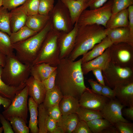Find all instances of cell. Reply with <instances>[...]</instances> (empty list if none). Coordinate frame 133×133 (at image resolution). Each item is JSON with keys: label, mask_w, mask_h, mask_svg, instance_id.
I'll return each instance as SVG.
<instances>
[{"label": "cell", "mask_w": 133, "mask_h": 133, "mask_svg": "<svg viewBox=\"0 0 133 133\" xmlns=\"http://www.w3.org/2000/svg\"><path fill=\"white\" fill-rule=\"evenodd\" d=\"M60 32L52 28L46 35L32 65L42 63L57 66L59 63L60 51L58 40Z\"/></svg>", "instance_id": "5"}, {"label": "cell", "mask_w": 133, "mask_h": 133, "mask_svg": "<svg viewBox=\"0 0 133 133\" xmlns=\"http://www.w3.org/2000/svg\"><path fill=\"white\" fill-rule=\"evenodd\" d=\"M3 131V129L2 127H0V133H1Z\"/></svg>", "instance_id": "56"}, {"label": "cell", "mask_w": 133, "mask_h": 133, "mask_svg": "<svg viewBox=\"0 0 133 133\" xmlns=\"http://www.w3.org/2000/svg\"><path fill=\"white\" fill-rule=\"evenodd\" d=\"M101 133H119L114 125H112L103 131Z\"/></svg>", "instance_id": "52"}, {"label": "cell", "mask_w": 133, "mask_h": 133, "mask_svg": "<svg viewBox=\"0 0 133 133\" xmlns=\"http://www.w3.org/2000/svg\"><path fill=\"white\" fill-rule=\"evenodd\" d=\"M56 69L57 66H53L46 63L34 65L31 68L30 75L36 80L43 82Z\"/></svg>", "instance_id": "18"}, {"label": "cell", "mask_w": 133, "mask_h": 133, "mask_svg": "<svg viewBox=\"0 0 133 133\" xmlns=\"http://www.w3.org/2000/svg\"><path fill=\"white\" fill-rule=\"evenodd\" d=\"M105 33L113 44L123 42L133 46V42L130 38L128 26L112 29L105 28Z\"/></svg>", "instance_id": "14"}, {"label": "cell", "mask_w": 133, "mask_h": 133, "mask_svg": "<svg viewBox=\"0 0 133 133\" xmlns=\"http://www.w3.org/2000/svg\"><path fill=\"white\" fill-rule=\"evenodd\" d=\"M12 101L10 99L2 96L0 95V107L2 105L4 109H7L10 105Z\"/></svg>", "instance_id": "51"}, {"label": "cell", "mask_w": 133, "mask_h": 133, "mask_svg": "<svg viewBox=\"0 0 133 133\" xmlns=\"http://www.w3.org/2000/svg\"><path fill=\"white\" fill-rule=\"evenodd\" d=\"M55 0H40L38 8L39 14L49 15L53 10Z\"/></svg>", "instance_id": "36"}, {"label": "cell", "mask_w": 133, "mask_h": 133, "mask_svg": "<svg viewBox=\"0 0 133 133\" xmlns=\"http://www.w3.org/2000/svg\"><path fill=\"white\" fill-rule=\"evenodd\" d=\"M128 9L129 12L128 27L131 40L133 42V5L129 6Z\"/></svg>", "instance_id": "43"}, {"label": "cell", "mask_w": 133, "mask_h": 133, "mask_svg": "<svg viewBox=\"0 0 133 133\" xmlns=\"http://www.w3.org/2000/svg\"><path fill=\"white\" fill-rule=\"evenodd\" d=\"M7 56L0 51V66L3 67L5 66L6 60Z\"/></svg>", "instance_id": "53"}, {"label": "cell", "mask_w": 133, "mask_h": 133, "mask_svg": "<svg viewBox=\"0 0 133 133\" xmlns=\"http://www.w3.org/2000/svg\"><path fill=\"white\" fill-rule=\"evenodd\" d=\"M112 15L125 9L133 4V0H112Z\"/></svg>", "instance_id": "35"}, {"label": "cell", "mask_w": 133, "mask_h": 133, "mask_svg": "<svg viewBox=\"0 0 133 133\" xmlns=\"http://www.w3.org/2000/svg\"><path fill=\"white\" fill-rule=\"evenodd\" d=\"M56 74V69L47 78L42 82L47 90L52 89L55 85V80Z\"/></svg>", "instance_id": "40"}, {"label": "cell", "mask_w": 133, "mask_h": 133, "mask_svg": "<svg viewBox=\"0 0 133 133\" xmlns=\"http://www.w3.org/2000/svg\"><path fill=\"white\" fill-rule=\"evenodd\" d=\"M78 25L77 22L67 33L60 32L58 40L60 59L68 58L73 48Z\"/></svg>", "instance_id": "11"}, {"label": "cell", "mask_w": 133, "mask_h": 133, "mask_svg": "<svg viewBox=\"0 0 133 133\" xmlns=\"http://www.w3.org/2000/svg\"><path fill=\"white\" fill-rule=\"evenodd\" d=\"M50 19L45 27L35 35L13 44L17 59L24 64L32 65L46 35L52 27Z\"/></svg>", "instance_id": "3"}, {"label": "cell", "mask_w": 133, "mask_h": 133, "mask_svg": "<svg viewBox=\"0 0 133 133\" xmlns=\"http://www.w3.org/2000/svg\"><path fill=\"white\" fill-rule=\"evenodd\" d=\"M58 105L62 115L75 113L80 106L79 100L70 96L63 97Z\"/></svg>", "instance_id": "22"}, {"label": "cell", "mask_w": 133, "mask_h": 133, "mask_svg": "<svg viewBox=\"0 0 133 133\" xmlns=\"http://www.w3.org/2000/svg\"><path fill=\"white\" fill-rule=\"evenodd\" d=\"M32 66L21 62L14 53L7 56L5 65L2 68L1 79L7 85L18 87L26 83L30 75Z\"/></svg>", "instance_id": "4"}, {"label": "cell", "mask_w": 133, "mask_h": 133, "mask_svg": "<svg viewBox=\"0 0 133 133\" xmlns=\"http://www.w3.org/2000/svg\"><path fill=\"white\" fill-rule=\"evenodd\" d=\"M67 8L74 25L82 12L87 8L86 0H59Z\"/></svg>", "instance_id": "16"}, {"label": "cell", "mask_w": 133, "mask_h": 133, "mask_svg": "<svg viewBox=\"0 0 133 133\" xmlns=\"http://www.w3.org/2000/svg\"><path fill=\"white\" fill-rule=\"evenodd\" d=\"M63 97L59 88L55 85L52 89L47 90L43 103L46 108L48 110L59 105Z\"/></svg>", "instance_id": "23"}, {"label": "cell", "mask_w": 133, "mask_h": 133, "mask_svg": "<svg viewBox=\"0 0 133 133\" xmlns=\"http://www.w3.org/2000/svg\"><path fill=\"white\" fill-rule=\"evenodd\" d=\"M38 105L32 97H30L28 100V107L30 115L29 127L31 133H38Z\"/></svg>", "instance_id": "26"}, {"label": "cell", "mask_w": 133, "mask_h": 133, "mask_svg": "<svg viewBox=\"0 0 133 133\" xmlns=\"http://www.w3.org/2000/svg\"><path fill=\"white\" fill-rule=\"evenodd\" d=\"M26 84L28 86V96L32 98L38 106L42 103L47 91L43 82L31 76L26 81Z\"/></svg>", "instance_id": "12"}, {"label": "cell", "mask_w": 133, "mask_h": 133, "mask_svg": "<svg viewBox=\"0 0 133 133\" xmlns=\"http://www.w3.org/2000/svg\"><path fill=\"white\" fill-rule=\"evenodd\" d=\"M128 8L112 15L108 21L105 28L127 27L129 24Z\"/></svg>", "instance_id": "20"}, {"label": "cell", "mask_w": 133, "mask_h": 133, "mask_svg": "<svg viewBox=\"0 0 133 133\" xmlns=\"http://www.w3.org/2000/svg\"><path fill=\"white\" fill-rule=\"evenodd\" d=\"M10 13L3 6L0 8V30L9 36L11 33L10 23Z\"/></svg>", "instance_id": "34"}, {"label": "cell", "mask_w": 133, "mask_h": 133, "mask_svg": "<svg viewBox=\"0 0 133 133\" xmlns=\"http://www.w3.org/2000/svg\"><path fill=\"white\" fill-rule=\"evenodd\" d=\"M101 70L100 69L97 68L94 69L92 71L98 82L102 85H104L105 83Z\"/></svg>", "instance_id": "49"}, {"label": "cell", "mask_w": 133, "mask_h": 133, "mask_svg": "<svg viewBox=\"0 0 133 133\" xmlns=\"http://www.w3.org/2000/svg\"><path fill=\"white\" fill-rule=\"evenodd\" d=\"M116 98L124 106H133V82L115 87Z\"/></svg>", "instance_id": "15"}, {"label": "cell", "mask_w": 133, "mask_h": 133, "mask_svg": "<svg viewBox=\"0 0 133 133\" xmlns=\"http://www.w3.org/2000/svg\"><path fill=\"white\" fill-rule=\"evenodd\" d=\"M49 15L53 27L55 30L67 33L73 29L74 25L72 23L69 11L60 0H58Z\"/></svg>", "instance_id": "8"}, {"label": "cell", "mask_w": 133, "mask_h": 133, "mask_svg": "<svg viewBox=\"0 0 133 133\" xmlns=\"http://www.w3.org/2000/svg\"><path fill=\"white\" fill-rule=\"evenodd\" d=\"M10 122L15 133H29L30 129L27 123L22 118L17 116L8 117L6 118Z\"/></svg>", "instance_id": "29"}, {"label": "cell", "mask_w": 133, "mask_h": 133, "mask_svg": "<svg viewBox=\"0 0 133 133\" xmlns=\"http://www.w3.org/2000/svg\"><path fill=\"white\" fill-rule=\"evenodd\" d=\"M10 36L7 33L0 30V51L7 56L14 54Z\"/></svg>", "instance_id": "32"}, {"label": "cell", "mask_w": 133, "mask_h": 133, "mask_svg": "<svg viewBox=\"0 0 133 133\" xmlns=\"http://www.w3.org/2000/svg\"><path fill=\"white\" fill-rule=\"evenodd\" d=\"M124 107L116 98L109 99L100 111L103 118L114 125L119 121L129 122L122 116Z\"/></svg>", "instance_id": "10"}, {"label": "cell", "mask_w": 133, "mask_h": 133, "mask_svg": "<svg viewBox=\"0 0 133 133\" xmlns=\"http://www.w3.org/2000/svg\"><path fill=\"white\" fill-rule=\"evenodd\" d=\"M37 33L25 25L17 32L12 33L10 36L13 44L25 40Z\"/></svg>", "instance_id": "27"}, {"label": "cell", "mask_w": 133, "mask_h": 133, "mask_svg": "<svg viewBox=\"0 0 133 133\" xmlns=\"http://www.w3.org/2000/svg\"><path fill=\"white\" fill-rule=\"evenodd\" d=\"M108 0H89L87 3V8L93 9L100 7L103 5Z\"/></svg>", "instance_id": "45"}, {"label": "cell", "mask_w": 133, "mask_h": 133, "mask_svg": "<svg viewBox=\"0 0 133 133\" xmlns=\"http://www.w3.org/2000/svg\"><path fill=\"white\" fill-rule=\"evenodd\" d=\"M88 88L79 100L80 106L92 110L100 111L109 100Z\"/></svg>", "instance_id": "9"}, {"label": "cell", "mask_w": 133, "mask_h": 133, "mask_svg": "<svg viewBox=\"0 0 133 133\" xmlns=\"http://www.w3.org/2000/svg\"><path fill=\"white\" fill-rule=\"evenodd\" d=\"M118 56L120 60L123 62H127L131 58V55L129 52L125 50L119 51L118 53Z\"/></svg>", "instance_id": "47"}, {"label": "cell", "mask_w": 133, "mask_h": 133, "mask_svg": "<svg viewBox=\"0 0 133 133\" xmlns=\"http://www.w3.org/2000/svg\"><path fill=\"white\" fill-rule=\"evenodd\" d=\"M119 133H133V123L129 122L119 121L114 125Z\"/></svg>", "instance_id": "37"}, {"label": "cell", "mask_w": 133, "mask_h": 133, "mask_svg": "<svg viewBox=\"0 0 133 133\" xmlns=\"http://www.w3.org/2000/svg\"><path fill=\"white\" fill-rule=\"evenodd\" d=\"M27 0H2V6L11 11L22 4Z\"/></svg>", "instance_id": "38"}, {"label": "cell", "mask_w": 133, "mask_h": 133, "mask_svg": "<svg viewBox=\"0 0 133 133\" xmlns=\"http://www.w3.org/2000/svg\"><path fill=\"white\" fill-rule=\"evenodd\" d=\"M40 0H27L17 8L23 12L27 16L38 13Z\"/></svg>", "instance_id": "33"}, {"label": "cell", "mask_w": 133, "mask_h": 133, "mask_svg": "<svg viewBox=\"0 0 133 133\" xmlns=\"http://www.w3.org/2000/svg\"><path fill=\"white\" fill-rule=\"evenodd\" d=\"M124 115L130 120H133V106L125 108L123 110Z\"/></svg>", "instance_id": "50"}, {"label": "cell", "mask_w": 133, "mask_h": 133, "mask_svg": "<svg viewBox=\"0 0 133 133\" xmlns=\"http://www.w3.org/2000/svg\"><path fill=\"white\" fill-rule=\"evenodd\" d=\"M81 59L72 61L68 58L60 60L57 66L55 85L63 97L70 96L78 99L88 88L85 85Z\"/></svg>", "instance_id": "1"}, {"label": "cell", "mask_w": 133, "mask_h": 133, "mask_svg": "<svg viewBox=\"0 0 133 133\" xmlns=\"http://www.w3.org/2000/svg\"><path fill=\"white\" fill-rule=\"evenodd\" d=\"M104 27L96 24L78 25L74 47L68 58L75 61L91 50L107 36Z\"/></svg>", "instance_id": "2"}, {"label": "cell", "mask_w": 133, "mask_h": 133, "mask_svg": "<svg viewBox=\"0 0 133 133\" xmlns=\"http://www.w3.org/2000/svg\"><path fill=\"white\" fill-rule=\"evenodd\" d=\"M10 23L11 33L15 32L25 25L27 16L17 8L10 12Z\"/></svg>", "instance_id": "21"}, {"label": "cell", "mask_w": 133, "mask_h": 133, "mask_svg": "<svg viewBox=\"0 0 133 133\" xmlns=\"http://www.w3.org/2000/svg\"><path fill=\"white\" fill-rule=\"evenodd\" d=\"M28 88L25 86L15 97L12 102L2 114L6 119L10 117L17 116L22 118L27 123L29 110L27 106Z\"/></svg>", "instance_id": "7"}, {"label": "cell", "mask_w": 133, "mask_h": 133, "mask_svg": "<svg viewBox=\"0 0 133 133\" xmlns=\"http://www.w3.org/2000/svg\"><path fill=\"white\" fill-rule=\"evenodd\" d=\"M2 68L0 66V95L12 101L15 96L25 86L26 83L17 87H12L7 85L1 78Z\"/></svg>", "instance_id": "25"}, {"label": "cell", "mask_w": 133, "mask_h": 133, "mask_svg": "<svg viewBox=\"0 0 133 133\" xmlns=\"http://www.w3.org/2000/svg\"><path fill=\"white\" fill-rule=\"evenodd\" d=\"M113 45L110 39L106 36L100 42L95 45L90 51L83 55V57L81 59L82 64L87 62L100 56L106 50Z\"/></svg>", "instance_id": "17"}, {"label": "cell", "mask_w": 133, "mask_h": 133, "mask_svg": "<svg viewBox=\"0 0 133 133\" xmlns=\"http://www.w3.org/2000/svg\"><path fill=\"white\" fill-rule=\"evenodd\" d=\"M87 0L88 1L89 0Z\"/></svg>", "instance_id": "57"}, {"label": "cell", "mask_w": 133, "mask_h": 133, "mask_svg": "<svg viewBox=\"0 0 133 133\" xmlns=\"http://www.w3.org/2000/svg\"><path fill=\"white\" fill-rule=\"evenodd\" d=\"M50 19L49 14L41 15L39 13L34 15L27 16L25 25L37 32L42 30Z\"/></svg>", "instance_id": "19"}, {"label": "cell", "mask_w": 133, "mask_h": 133, "mask_svg": "<svg viewBox=\"0 0 133 133\" xmlns=\"http://www.w3.org/2000/svg\"><path fill=\"white\" fill-rule=\"evenodd\" d=\"M38 133H47L46 124L49 116L47 110L44 106L43 103L38 106Z\"/></svg>", "instance_id": "30"}, {"label": "cell", "mask_w": 133, "mask_h": 133, "mask_svg": "<svg viewBox=\"0 0 133 133\" xmlns=\"http://www.w3.org/2000/svg\"><path fill=\"white\" fill-rule=\"evenodd\" d=\"M79 120L76 113L62 115L60 119L57 122V125L63 129L64 133H71L75 129Z\"/></svg>", "instance_id": "24"}, {"label": "cell", "mask_w": 133, "mask_h": 133, "mask_svg": "<svg viewBox=\"0 0 133 133\" xmlns=\"http://www.w3.org/2000/svg\"><path fill=\"white\" fill-rule=\"evenodd\" d=\"M112 0H109L98 8L84 10L77 22L79 26L96 24L105 28L107 22L112 15Z\"/></svg>", "instance_id": "6"}, {"label": "cell", "mask_w": 133, "mask_h": 133, "mask_svg": "<svg viewBox=\"0 0 133 133\" xmlns=\"http://www.w3.org/2000/svg\"><path fill=\"white\" fill-rule=\"evenodd\" d=\"M87 124L93 133H101L108 127L113 125L104 118H97L87 122Z\"/></svg>", "instance_id": "31"}, {"label": "cell", "mask_w": 133, "mask_h": 133, "mask_svg": "<svg viewBox=\"0 0 133 133\" xmlns=\"http://www.w3.org/2000/svg\"><path fill=\"white\" fill-rule=\"evenodd\" d=\"M76 113L79 120L87 122L97 118H103L100 111L92 110L80 106Z\"/></svg>", "instance_id": "28"}, {"label": "cell", "mask_w": 133, "mask_h": 133, "mask_svg": "<svg viewBox=\"0 0 133 133\" xmlns=\"http://www.w3.org/2000/svg\"><path fill=\"white\" fill-rule=\"evenodd\" d=\"M0 122L2 125L4 133H14L10 122L0 113Z\"/></svg>", "instance_id": "42"}, {"label": "cell", "mask_w": 133, "mask_h": 133, "mask_svg": "<svg viewBox=\"0 0 133 133\" xmlns=\"http://www.w3.org/2000/svg\"><path fill=\"white\" fill-rule=\"evenodd\" d=\"M49 116L57 122L60 119L62 115L59 105H57L47 110Z\"/></svg>", "instance_id": "41"}, {"label": "cell", "mask_w": 133, "mask_h": 133, "mask_svg": "<svg viewBox=\"0 0 133 133\" xmlns=\"http://www.w3.org/2000/svg\"><path fill=\"white\" fill-rule=\"evenodd\" d=\"M52 133H64V132L61 127L57 125Z\"/></svg>", "instance_id": "54"}, {"label": "cell", "mask_w": 133, "mask_h": 133, "mask_svg": "<svg viewBox=\"0 0 133 133\" xmlns=\"http://www.w3.org/2000/svg\"><path fill=\"white\" fill-rule=\"evenodd\" d=\"M57 122L53 118L49 116L46 124V127L48 132L52 133V132L56 127Z\"/></svg>", "instance_id": "48"}, {"label": "cell", "mask_w": 133, "mask_h": 133, "mask_svg": "<svg viewBox=\"0 0 133 133\" xmlns=\"http://www.w3.org/2000/svg\"><path fill=\"white\" fill-rule=\"evenodd\" d=\"M72 133H92L86 122L79 120Z\"/></svg>", "instance_id": "39"}, {"label": "cell", "mask_w": 133, "mask_h": 133, "mask_svg": "<svg viewBox=\"0 0 133 133\" xmlns=\"http://www.w3.org/2000/svg\"><path fill=\"white\" fill-rule=\"evenodd\" d=\"M3 3L2 0H0V8L2 6Z\"/></svg>", "instance_id": "55"}, {"label": "cell", "mask_w": 133, "mask_h": 133, "mask_svg": "<svg viewBox=\"0 0 133 133\" xmlns=\"http://www.w3.org/2000/svg\"><path fill=\"white\" fill-rule=\"evenodd\" d=\"M101 95L110 99L116 98L115 92L109 87L105 85H103L101 91Z\"/></svg>", "instance_id": "44"}, {"label": "cell", "mask_w": 133, "mask_h": 133, "mask_svg": "<svg viewBox=\"0 0 133 133\" xmlns=\"http://www.w3.org/2000/svg\"><path fill=\"white\" fill-rule=\"evenodd\" d=\"M88 81L91 87V90L94 92L101 95V91L103 85L93 79H89Z\"/></svg>", "instance_id": "46"}, {"label": "cell", "mask_w": 133, "mask_h": 133, "mask_svg": "<svg viewBox=\"0 0 133 133\" xmlns=\"http://www.w3.org/2000/svg\"><path fill=\"white\" fill-rule=\"evenodd\" d=\"M110 50L107 48L103 53L96 58L82 63L81 68L83 74H86L95 69L105 70L108 67L110 61Z\"/></svg>", "instance_id": "13"}]
</instances>
